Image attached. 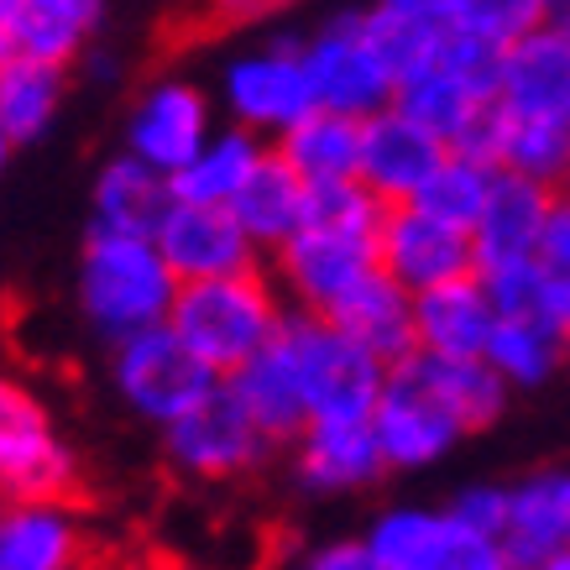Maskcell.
<instances>
[{
    "label": "cell",
    "mask_w": 570,
    "mask_h": 570,
    "mask_svg": "<svg viewBox=\"0 0 570 570\" xmlns=\"http://www.w3.org/2000/svg\"><path fill=\"white\" fill-rule=\"evenodd\" d=\"M566 513H570V471H566Z\"/></svg>",
    "instance_id": "46"
},
{
    "label": "cell",
    "mask_w": 570,
    "mask_h": 570,
    "mask_svg": "<svg viewBox=\"0 0 570 570\" xmlns=\"http://www.w3.org/2000/svg\"><path fill=\"white\" fill-rule=\"evenodd\" d=\"M0 570H6V566H0Z\"/></svg>",
    "instance_id": "50"
},
{
    "label": "cell",
    "mask_w": 570,
    "mask_h": 570,
    "mask_svg": "<svg viewBox=\"0 0 570 570\" xmlns=\"http://www.w3.org/2000/svg\"><path fill=\"white\" fill-rule=\"evenodd\" d=\"M230 209H236V220L246 225V236L257 246H283L294 242L298 230H304V209H309V184L283 163V153L277 147H267L262 153V163L252 168V178L242 184V194L230 199Z\"/></svg>",
    "instance_id": "25"
},
{
    "label": "cell",
    "mask_w": 570,
    "mask_h": 570,
    "mask_svg": "<svg viewBox=\"0 0 570 570\" xmlns=\"http://www.w3.org/2000/svg\"><path fill=\"white\" fill-rule=\"evenodd\" d=\"M570 544V513H566V471H534L508 487V529L502 550L513 570H539Z\"/></svg>",
    "instance_id": "21"
},
{
    "label": "cell",
    "mask_w": 570,
    "mask_h": 570,
    "mask_svg": "<svg viewBox=\"0 0 570 570\" xmlns=\"http://www.w3.org/2000/svg\"><path fill=\"white\" fill-rule=\"evenodd\" d=\"M105 0H0V27L6 42L21 58H42L69 69L85 58L95 32H100Z\"/></svg>",
    "instance_id": "18"
},
{
    "label": "cell",
    "mask_w": 570,
    "mask_h": 570,
    "mask_svg": "<svg viewBox=\"0 0 570 570\" xmlns=\"http://www.w3.org/2000/svg\"><path fill=\"white\" fill-rule=\"evenodd\" d=\"M325 320H335V325L346 330V335H356L372 356H382L387 366L409 362L419 351V335H414V294L403 288V283H393V277L372 273L356 288V294L341 304L335 314H325Z\"/></svg>",
    "instance_id": "24"
},
{
    "label": "cell",
    "mask_w": 570,
    "mask_h": 570,
    "mask_svg": "<svg viewBox=\"0 0 570 570\" xmlns=\"http://www.w3.org/2000/svg\"><path fill=\"white\" fill-rule=\"evenodd\" d=\"M178 298V277L163 262L153 236H121V230H89L85 257H79V309L105 335L121 346L153 325H168Z\"/></svg>",
    "instance_id": "1"
},
{
    "label": "cell",
    "mask_w": 570,
    "mask_h": 570,
    "mask_svg": "<svg viewBox=\"0 0 570 570\" xmlns=\"http://www.w3.org/2000/svg\"><path fill=\"white\" fill-rule=\"evenodd\" d=\"M554 11L544 0H450L445 21L455 32L466 37H482L492 48H508V42H519L523 32H534L539 21H550Z\"/></svg>",
    "instance_id": "37"
},
{
    "label": "cell",
    "mask_w": 570,
    "mask_h": 570,
    "mask_svg": "<svg viewBox=\"0 0 570 570\" xmlns=\"http://www.w3.org/2000/svg\"><path fill=\"white\" fill-rule=\"evenodd\" d=\"M508 387H544L566 366V330L539 314H502L482 356Z\"/></svg>",
    "instance_id": "31"
},
{
    "label": "cell",
    "mask_w": 570,
    "mask_h": 570,
    "mask_svg": "<svg viewBox=\"0 0 570 570\" xmlns=\"http://www.w3.org/2000/svg\"><path fill=\"white\" fill-rule=\"evenodd\" d=\"M377 267L382 262H377V236L372 230L304 225L294 242L277 246V277L294 294L298 309L309 314H335Z\"/></svg>",
    "instance_id": "9"
},
{
    "label": "cell",
    "mask_w": 570,
    "mask_h": 570,
    "mask_svg": "<svg viewBox=\"0 0 570 570\" xmlns=\"http://www.w3.org/2000/svg\"><path fill=\"white\" fill-rule=\"evenodd\" d=\"M382 11H397V17H424V21H445L450 0H377Z\"/></svg>",
    "instance_id": "42"
},
{
    "label": "cell",
    "mask_w": 570,
    "mask_h": 570,
    "mask_svg": "<svg viewBox=\"0 0 570 570\" xmlns=\"http://www.w3.org/2000/svg\"><path fill=\"white\" fill-rule=\"evenodd\" d=\"M63 89H69V69H58V63L21 58V52L0 63V126L11 131L17 147L48 137L63 110Z\"/></svg>",
    "instance_id": "29"
},
{
    "label": "cell",
    "mask_w": 570,
    "mask_h": 570,
    "mask_svg": "<svg viewBox=\"0 0 570 570\" xmlns=\"http://www.w3.org/2000/svg\"><path fill=\"white\" fill-rule=\"evenodd\" d=\"M153 242L178 283L252 273L262 257V246L246 236V225L236 220L230 205H184V199H174L168 215L157 220Z\"/></svg>",
    "instance_id": "12"
},
{
    "label": "cell",
    "mask_w": 570,
    "mask_h": 570,
    "mask_svg": "<svg viewBox=\"0 0 570 570\" xmlns=\"http://www.w3.org/2000/svg\"><path fill=\"white\" fill-rule=\"evenodd\" d=\"M492 184H498L492 163H482L471 153H445V163L430 174V184L414 194V205L450 225H461V230H476L487 199H492Z\"/></svg>",
    "instance_id": "34"
},
{
    "label": "cell",
    "mask_w": 570,
    "mask_h": 570,
    "mask_svg": "<svg viewBox=\"0 0 570 570\" xmlns=\"http://www.w3.org/2000/svg\"><path fill=\"white\" fill-rule=\"evenodd\" d=\"M110 377H116V393L126 397L131 414H141L147 424H163V430H168L178 414H189L194 403L220 382V372H209V366L178 341L174 325H153L116 346Z\"/></svg>",
    "instance_id": "7"
},
{
    "label": "cell",
    "mask_w": 570,
    "mask_h": 570,
    "mask_svg": "<svg viewBox=\"0 0 570 570\" xmlns=\"http://www.w3.org/2000/svg\"><path fill=\"white\" fill-rule=\"evenodd\" d=\"M382 205L377 194L366 189L362 178H346V184H314L309 189V209H304V225H330V230H372L377 236Z\"/></svg>",
    "instance_id": "38"
},
{
    "label": "cell",
    "mask_w": 570,
    "mask_h": 570,
    "mask_svg": "<svg viewBox=\"0 0 570 570\" xmlns=\"http://www.w3.org/2000/svg\"><path fill=\"white\" fill-rule=\"evenodd\" d=\"M450 523H461L471 534H487V539H502L508 529V487H492V482H476V487H461L450 498Z\"/></svg>",
    "instance_id": "39"
},
{
    "label": "cell",
    "mask_w": 570,
    "mask_h": 570,
    "mask_svg": "<svg viewBox=\"0 0 570 570\" xmlns=\"http://www.w3.org/2000/svg\"><path fill=\"white\" fill-rule=\"evenodd\" d=\"M498 304L487 298L482 277H450L440 288L414 294V335L424 356H445V362H482L487 341L498 330Z\"/></svg>",
    "instance_id": "16"
},
{
    "label": "cell",
    "mask_w": 570,
    "mask_h": 570,
    "mask_svg": "<svg viewBox=\"0 0 570 570\" xmlns=\"http://www.w3.org/2000/svg\"><path fill=\"white\" fill-rule=\"evenodd\" d=\"M236 387V397L246 403V414L257 419V430L267 440H298V434L309 430V397H304V377H298V362L288 341H283V330H277V341L262 356L236 372V377H225Z\"/></svg>",
    "instance_id": "22"
},
{
    "label": "cell",
    "mask_w": 570,
    "mask_h": 570,
    "mask_svg": "<svg viewBox=\"0 0 570 570\" xmlns=\"http://www.w3.org/2000/svg\"><path fill=\"white\" fill-rule=\"evenodd\" d=\"M393 105H403L419 126H430L450 153H466L471 137H476L487 126V116L498 110V100H487L482 89L466 85L461 73H450L445 63L430 69L424 79H414V85H403Z\"/></svg>",
    "instance_id": "27"
},
{
    "label": "cell",
    "mask_w": 570,
    "mask_h": 570,
    "mask_svg": "<svg viewBox=\"0 0 570 570\" xmlns=\"http://www.w3.org/2000/svg\"><path fill=\"white\" fill-rule=\"evenodd\" d=\"M534 273H539V320L570 330V194H554V209L534 246Z\"/></svg>",
    "instance_id": "35"
},
{
    "label": "cell",
    "mask_w": 570,
    "mask_h": 570,
    "mask_svg": "<svg viewBox=\"0 0 570 570\" xmlns=\"http://www.w3.org/2000/svg\"><path fill=\"white\" fill-rule=\"evenodd\" d=\"M554 194L550 184H534V178H519V174H502L498 168V184H492V199H487L482 220L471 230L476 242V273L482 267H502V262H529L539 246V230L550 220L554 209Z\"/></svg>",
    "instance_id": "20"
},
{
    "label": "cell",
    "mask_w": 570,
    "mask_h": 570,
    "mask_svg": "<svg viewBox=\"0 0 570 570\" xmlns=\"http://www.w3.org/2000/svg\"><path fill=\"white\" fill-rule=\"evenodd\" d=\"M89 230H121V236H153L157 220L168 215V205H174V184H168V174H157V168H147L141 157L121 153L110 157L100 168V178H95V194H89Z\"/></svg>",
    "instance_id": "23"
},
{
    "label": "cell",
    "mask_w": 570,
    "mask_h": 570,
    "mask_svg": "<svg viewBox=\"0 0 570 570\" xmlns=\"http://www.w3.org/2000/svg\"><path fill=\"white\" fill-rule=\"evenodd\" d=\"M445 141L419 126L403 105H387L362 121V184L382 205H414V194L445 163Z\"/></svg>",
    "instance_id": "14"
},
{
    "label": "cell",
    "mask_w": 570,
    "mask_h": 570,
    "mask_svg": "<svg viewBox=\"0 0 570 570\" xmlns=\"http://www.w3.org/2000/svg\"><path fill=\"white\" fill-rule=\"evenodd\" d=\"M225 105H230L236 126L257 131V137H283L304 116H314L320 100H314V79L304 63V42H273L262 52H242L225 69Z\"/></svg>",
    "instance_id": "10"
},
{
    "label": "cell",
    "mask_w": 570,
    "mask_h": 570,
    "mask_svg": "<svg viewBox=\"0 0 570 570\" xmlns=\"http://www.w3.org/2000/svg\"><path fill=\"white\" fill-rule=\"evenodd\" d=\"M283 320H288V309H283L273 283L262 277V267L205 277V283H178L174 314H168L178 341L220 377H236L252 356L273 346Z\"/></svg>",
    "instance_id": "2"
},
{
    "label": "cell",
    "mask_w": 570,
    "mask_h": 570,
    "mask_svg": "<svg viewBox=\"0 0 570 570\" xmlns=\"http://www.w3.org/2000/svg\"><path fill=\"white\" fill-rule=\"evenodd\" d=\"M277 153L304 184H346L362 178V121L341 110H314L294 131L277 137Z\"/></svg>",
    "instance_id": "26"
},
{
    "label": "cell",
    "mask_w": 570,
    "mask_h": 570,
    "mask_svg": "<svg viewBox=\"0 0 570 570\" xmlns=\"http://www.w3.org/2000/svg\"><path fill=\"white\" fill-rule=\"evenodd\" d=\"M554 17H560V21H570V0H566V6H560V11H554Z\"/></svg>",
    "instance_id": "45"
},
{
    "label": "cell",
    "mask_w": 570,
    "mask_h": 570,
    "mask_svg": "<svg viewBox=\"0 0 570 570\" xmlns=\"http://www.w3.org/2000/svg\"><path fill=\"white\" fill-rule=\"evenodd\" d=\"M434 377L445 387L450 409L461 414V424L471 430H487V424H498L502 403H508V382L492 372L487 362H445V356H430Z\"/></svg>",
    "instance_id": "36"
},
{
    "label": "cell",
    "mask_w": 570,
    "mask_h": 570,
    "mask_svg": "<svg viewBox=\"0 0 570 570\" xmlns=\"http://www.w3.org/2000/svg\"><path fill=\"white\" fill-rule=\"evenodd\" d=\"M498 110L534 116V121H570V21L550 17L502 48Z\"/></svg>",
    "instance_id": "13"
},
{
    "label": "cell",
    "mask_w": 570,
    "mask_h": 570,
    "mask_svg": "<svg viewBox=\"0 0 570 570\" xmlns=\"http://www.w3.org/2000/svg\"><path fill=\"white\" fill-rule=\"evenodd\" d=\"M79 455L58 434L48 403L0 372V502H73Z\"/></svg>",
    "instance_id": "4"
},
{
    "label": "cell",
    "mask_w": 570,
    "mask_h": 570,
    "mask_svg": "<svg viewBox=\"0 0 570 570\" xmlns=\"http://www.w3.org/2000/svg\"><path fill=\"white\" fill-rule=\"evenodd\" d=\"M11 147H17V141H11V131L0 126V174H6V163H11Z\"/></svg>",
    "instance_id": "43"
},
{
    "label": "cell",
    "mask_w": 570,
    "mask_h": 570,
    "mask_svg": "<svg viewBox=\"0 0 570 570\" xmlns=\"http://www.w3.org/2000/svg\"><path fill=\"white\" fill-rule=\"evenodd\" d=\"M168 461L178 476L189 482H236L267 461L273 440L257 430V419L246 414V403L236 397L230 382H215L189 414H178L168 424Z\"/></svg>",
    "instance_id": "6"
},
{
    "label": "cell",
    "mask_w": 570,
    "mask_h": 570,
    "mask_svg": "<svg viewBox=\"0 0 570 570\" xmlns=\"http://www.w3.org/2000/svg\"><path fill=\"white\" fill-rule=\"evenodd\" d=\"M362 27L372 37V48L377 58L387 63L393 73V85H414L424 79L430 69H440V58H445V42H450V21H424V17H397V11H362Z\"/></svg>",
    "instance_id": "33"
},
{
    "label": "cell",
    "mask_w": 570,
    "mask_h": 570,
    "mask_svg": "<svg viewBox=\"0 0 570 570\" xmlns=\"http://www.w3.org/2000/svg\"><path fill=\"white\" fill-rule=\"evenodd\" d=\"M11 58V42H6V27H0V63Z\"/></svg>",
    "instance_id": "44"
},
{
    "label": "cell",
    "mask_w": 570,
    "mask_h": 570,
    "mask_svg": "<svg viewBox=\"0 0 570 570\" xmlns=\"http://www.w3.org/2000/svg\"><path fill=\"white\" fill-rule=\"evenodd\" d=\"M89 544L69 502H0V566L85 570Z\"/></svg>",
    "instance_id": "19"
},
{
    "label": "cell",
    "mask_w": 570,
    "mask_h": 570,
    "mask_svg": "<svg viewBox=\"0 0 570 570\" xmlns=\"http://www.w3.org/2000/svg\"><path fill=\"white\" fill-rule=\"evenodd\" d=\"M283 0H205V27L225 32V27H246V21L273 17Z\"/></svg>",
    "instance_id": "40"
},
{
    "label": "cell",
    "mask_w": 570,
    "mask_h": 570,
    "mask_svg": "<svg viewBox=\"0 0 570 570\" xmlns=\"http://www.w3.org/2000/svg\"><path fill=\"white\" fill-rule=\"evenodd\" d=\"M298 482L309 492H362L387 471L372 419H314L298 434Z\"/></svg>",
    "instance_id": "17"
},
{
    "label": "cell",
    "mask_w": 570,
    "mask_h": 570,
    "mask_svg": "<svg viewBox=\"0 0 570 570\" xmlns=\"http://www.w3.org/2000/svg\"><path fill=\"white\" fill-rule=\"evenodd\" d=\"M366 550L382 570H445L450 519L434 508H387L366 529Z\"/></svg>",
    "instance_id": "32"
},
{
    "label": "cell",
    "mask_w": 570,
    "mask_h": 570,
    "mask_svg": "<svg viewBox=\"0 0 570 570\" xmlns=\"http://www.w3.org/2000/svg\"><path fill=\"white\" fill-rule=\"evenodd\" d=\"M304 63H309L320 110H341V116L366 121V116H377L397 100V85L372 48V37H366L362 11H341L335 21H325L304 42Z\"/></svg>",
    "instance_id": "8"
},
{
    "label": "cell",
    "mask_w": 570,
    "mask_h": 570,
    "mask_svg": "<svg viewBox=\"0 0 570 570\" xmlns=\"http://www.w3.org/2000/svg\"><path fill=\"white\" fill-rule=\"evenodd\" d=\"M487 163L502 168V174L566 189L570 184V121H534V116L498 110L492 141H487Z\"/></svg>",
    "instance_id": "28"
},
{
    "label": "cell",
    "mask_w": 570,
    "mask_h": 570,
    "mask_svg": "<svg viewBox=\"0 0 570 570\" xmlns=\"http://www.w3.org/2000/svg\"><path fill=\"white\" fill-rule=\"evenodd\" d=\"M304 570H382V566L372 560L366 539H335V544H325V550H314Z\"/></svg>",
    "instance_id": "41"
},
{
    "label": "cell",
    "mask_w": 570,
    "mask_h": 570,
    "mask_svg": "<svg viewBox=\"0 0 570 570\" xmlns=\"http://www.w3.org/2000/svg\"><path fill=\"white\" fill-rule=\"evenodd\" d=\"M377 262L409 294H424V288H440L450 277L476 273V242H471V230L440 220L430 209L387 205L377 225Z\"/></svg>",
    "instance_id": "11"
},
{
    "label": "cell",
    "mask_w": 570,
    "mask_h": 570,
    "mask_svg": "<svg viewBox=\"0 0 570 570\" xmlns=\"http://www.w3.org/2000/svg\"><path fill=\"white\" fill-rule=\"evenodd\" d=\"M283 6H288V0H283Z\"/></svg>",
    "instance_id": "49"
},
{
    "label": "cell",
    "mask_w": 570,
    "mask_h": 570,
    "mask_svg": "<svg viewBox=\"0 0 570 570\" xmlns=\"http://www.w3.org/2000/svg\"><path fill=\"white\" fill-rule=\"evenodd\" d=\"M262 137L257 131H246V126H236V131H215V137L199 147V157L194 163H184L168 184H174V199H184V205H230L236 194H242V184L252 178V168L262 163Z\"/></svg>",
    "instance_id": "30"
},
{
    "label": "cell",
    "mask_w": 570,
    "mask_h": 570,
    "mask_svg": "<svg viewBox=\"0 0 570 570\" xmlns=\"http://www.w3.org/2000/svg\"><path fill=\"white\" fill-rule=\"evenodd\" d=\"M544 6H550V11H560V6H566V0H544Z\"/></svg>",
    "instance_id": "47"
},
{
    "label": "cell",
    "mask_w": 570,
    "mask_h": 570,
    "mask_svg": "<svg viewBox=\"0 0 570 570\" xmlns=\"http://www.w3.org/2000/svg\"><path fill=\"white\" fill-rule=\"evenodd\" d=\"M372 430H377L387 471H424L466 434V424L450 409V397H445V387H440V377H434L430 356L414 351L409 362L387 366V387H382V397H377Z\"/></svg>",
    "instance_id": "5"
},
{
    "label": "cell",
    "mask_w": 570,
    "mask_h": 570,
    "mask_svg": "<svg viewBox=\"0 0 570 570\" xmlns=\"http://www.w3.org/2000/svg\"><path fill=\"white\" fill-rule=\"evenodd\" d=\"M215 137L209 126V100L184 79H163L131 105L126 121V153L141 157L147 168L174 178L184 163L199 157V147Z\"/></svg>",
    "instance_id": "15"
},
{
    "label": "cell",
    "mask_w": 570,
    "mask_h": 570,
    "mask_svg": "<svg viewBox=\"0 0 570 570\" xmlns=\"http://www.w3.org/2000/svg\"><path fill=\"white\" fill-rule=\"evenodd\" d=\"M566 362H570V330H566Z\"/></svg>",
    "instance_id": "48"
},
{
    "label": "cell",
    "mask_w": 570,
    "mask_h": 570,
    "mask_svg": "<svg viewBox=\"0 0 570 570\" xmlns=\"http://www.w3.org/2000/svg\"><path fill=\"white\" fill-rule=\"evenodd\" d=\"M283 341L294 351L304 397H309V424L314 419H372L377 397L387 387V362L346 335V330L309 309H288L283 320Z\"/></svg>",
    "instance_id": "3"
}]
</instances>
